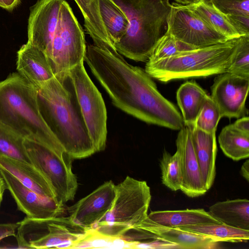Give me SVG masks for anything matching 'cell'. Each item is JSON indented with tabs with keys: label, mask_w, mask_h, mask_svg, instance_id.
Returning <instances> with one entry per match:
<instances>
[{
	"label": "cell",
	"mask_w": 249,
	"mask_h": 249,
	"mask_svg": "<svg viewBox=\"0 0 249 249\" xmlns=\"http://www.w3.org/2000/svg\"><path fill=\"white\" fill-rule=\"evenodd\" d=\"M84 61L117 107L148 124L176 130L184 126L181 114L145 70L129 64L114 47L89 45Z\"/></svg>",
	"instance_id": "cell-1"
},
{
	"label": "cell",
	"mask_w": 249,
	"mask_h": 249,
	"mask_svg": "<svg viewBox=\"0 0 249 249\" xmlns=\"http://www.w3.org/2000/svg\"><path fill=\"white\" fill-rule=\"evenodd\" d=\"M36 88L42 118L72 160L86 158L96 152L69 72Z\"/></svg>",
	"instance_id": "cell-2"
},
{
	"label": "cell",
	"mask_w": 249,
	"mask_h": 249,
	"mask_svg": "<svg viewBox=\"0 0 249 249\" xmlns=\"http://www.w3.org/2000/svg\"><path fill=\"white\" fill-rule=\"evenodd\" d=\"M125 14L128 27L114 44L121 55L138 62L148 61L158 41L167 32L170 0H112Z\"/></svg>",
	"instance_id": "cell-3"
},
{
	"label": "cell",
	"mask_w": 249,
	"mask_h": 249,
	"mask_svg": "<svg viewBox=\"0 0 249 249\" xmlns=\"http://www.w3.org/2000/svg\"><path fill=\"white\" fill-rule=\"evenodd\" d=\"M0 124L24 139L58 141L39 112L36 87L18 72L0 82Z\"/></svg>",
	"instance_id": "cell-4"
},
{
	"label": "cell",
	"mask_w": 249,
	"mask_h": 249,
	"mask_svg": "<svg viewBox=\"0 0 249 249\" xmlns=\"http://www.w3.org/2000/svg\"><path fill=\"white\" fill-rule=\"evenodd\" d=\"M238 38L147 61L144 70L151 77L163 82L221 74L227 72Z\"/></svg>",
	"instance_id": "cell-5"
},
{
	"label": "cell",
	"mask_w": 249,
	"mask_h": 249,
	"mask_svg": "<svg viewBox=\"0 0 249 249\" xmlns=\"http://www.w3.org/2000/svg\"><path fill=\"white\" fill-rule=\"evenodd\" d=\"M151 199L145 181L129 176L116 185V196L109 211L91 228L108 236L120 237L147 216Z\"/></svg>",
	"instance_id": "cell-6"
},
{
	"label": "cell",
	"mask_w": 249,
	"mask_h": 249,
	"mask_svg": "<svg viewBox=\"0 0 249 249\" xmlns=\"http://www.w3.org/2000/svg\"><path fill=\"white\" fill-rule=\"evenodd\" d=\"M23 144L31 164L51 186L57 203L73 200L78 183L72 170V159L59 142H43L25 138Z\"/></svg>",
	"instance_id": "cell-7"
},
{
	"label": "cell",
	"mask_w": 249,
	"mask_h": 249,
	"mask_svg": "<svg viewBox=\"0 0 249 249\" xmlns=\"http://www.w3.org/2000/svg\"><path fill=\"white\" fill-rule=\"evenodd\" d=\"M18 223L15 237L20 249H72L89 230L69 216L45 219L26 216Z\"/></svg>",
	"instance_id": "cell-8"
},
{
	"label": "cell",
	"mask_w": 249,
	"mask_h": 249,
	"mask_svg": "<svg viewBox=\"0 0 249 249\" xmlns=\"http://www.w3.org/2000/svg\"><path fill=\"white\" fill-rule=\"evenodd\" d=\"M85 35L71 8L65 0L61 4L57 27L46 55L54 76L65 75L84 62Z\"/></svg>",
	"instance_id": "cell-9"
},
{
	"label": "cell",
	"mask_w": 249,
	"mask_h": 249,
	"mask_svg": "<svg viewBox=\"0 0 249 249\" xmlns=\"http://www.w3.org/2000/svg\"><path fill=\"white\" fill-rule=\"evenodd\" d=\"M82 117L96 152L105 149L107 112L100 91L87 73L84 62L69 71Z\"/></svg>",
	"instance_id": "cell-10"
},
{
	"label": "cell",
	"mask_w": 249,
	"mask_h": 249,
	"mask_svg": "<svg viewBox=\"0 0 249 249\" xmlns=\"http://www.w3.org/2000/svg\"><path fill=\"white\" fill-rule=\"evenodd\" d=\"M167 33L194 49L229 40L209 26L187 6L172 3Z\"/></svg>",
	"instance_id": "cell-11"
},
{
	"label": "cell",
	"mask_w": 249,
	"mask_h": 249,
	"mask_svg": "<svg viewBox=\"0 0 249 249\" xmlns=\"http://www.w3.org/2000/svg\"><path fill=\"white\" fill-rule=\"evenodd\" d=\"M218 75L212 86L210 96L218 107L221 117L231 119L244 116L249 78L228 72Z\"/></svg>",
	"instance_id": "cell-12"
},
{
	"label": "cell",
	"mask_w": 249,
	"mask_h": 249,
	"mask_svg": "<svg viewBox=\"0 0 249 249\" xmlns=\"http://www.w3.org/2000/svg\"><path fill=\"white\" fill-rule=\"evenodd\" d=\"M0 175L16 203L18 210L26 216L45 219L61 216L64 212V206L27 188L12 174L0 167Z\"/></svg>",
	"instance_id": "cell-13"
},
{
	"label": "cell",
	"mask_w": 249,
	"mask_h": 249,
	"mask_svg": "<svg viewBox=\"0 0 249 249\" xmlns=\"http://www.w3.org/2000/svg\"><path fill=\"white\" fill-rule=\"evenodd\" d=\"M65 0H37L30 9L28 41L46 55L51 46Z\"/></svg>",
	"instance_id": "cell-14"
},
{
	"label": "cell",
	"mask_w": 249,
	"mask_h": 249,
	"mask_svg": "<svg viewBox=\"0 0 249 249\" xmlns=\"http://www.w3.org/2000/svg\"><path fill=\"white\" fill-rule=\"evenodd\" d=\"M116 196V185L107 181L89 195L67 208L69 216L75 223L91 229L109 211Z\"/></svg>",
	"instance_id": "cell-15"
},
{
	"label": "cell",
	"mask_w": 249,
	"mask_h": 249,
	"mask_svg": "<svg viewBox=\"0 0 249 249\" xmlns=\"http://www.w3.org/2000/svg\"><path fill=\"white\" fill-rule=\"evenodd\" d=\"M182 175L180 190L188 196L196 197L204 195L205 188L195 154L190 127L184 125L179 130L176 141Z\"/></svg>",
	"instance_id": "cell-16"
},
{
	"label": "cell",
	"mask_w": 249,
	"mask_h": 249,
	"mask_svg": "<svg viewBox=\"0 0 249 249\" xmlns=\"http://www.w3.org/2000/svg\"><path fill=\"white\" fill-rule=\"evenodd\" d=\"M17 70L35 87L54 77L45 53L28 42L23 45L17 52Z\"/></svg>",
	"instance_id": "cell-17"
},
{
	"label": "cell",
	"mask_w": 249,
	"mask_h": 249,
	"mask_svg": "<svg viewBox=\"0 0 249 249\" xmlns=\"http://www.w3.org/2000/svg\"><path fill=\"white\" fill-rule=\"evenodd\" d=\"M137 228L146 231L157 238L172 243L177 248L206 249L215 248L218 242L209 237L158 224L147 217Z\"/></svg>",
	"instance_id": "cell-18"
},
{
	"label": "cell",
	"mask_w": 249,
	"mask_h": 249,
	"mask_svg": "<svg viewBox=\"0 0 249 249\" xmlns=\"http://www.w3.org/2000/svg\"><path fill=\"white\" fill-rule=\"evenodd\" d=\"M189 127L191 129L193 144L202 182L208 191L212 187L215 177L217 154L215 132H206L195 125Z\"/></svg>",
	"instance_id": "cell-19"
},
{
	"label": "cell",
	"mask_w": 249,
	"mask_h": 249,
	"mask_svg": "<svg viewBox=\"0 0 249 249\" xmlns=\"http://www.w3.org/2000/svg\"><path fill=\"white\" fill-rule=\"evenodd\" d=\"M0 167L12 174L27 188L39 195L53 199L57 203L49 183L32 164L8 157L0 156Z\"/></svg>",
	"instance_id": "cell-20"
},
{
	"label": "cell",
	"mask_w": 249,
	"mask_h": 249,
	"mask_svg": "<svg viewBox=\"0 0 249 249\" xmlns=\"http://www.w3.org/2000/svg\"><path fill=\"white\" fill-rule=\"evenodd\" d=\"M147 217L158 224L172 228L221 223L203 209L153 211Z\"/></svg>",
	"instance_id": "cell-21"
},
{
	"label": "cell",
	"mask_w": 249,
	"mask_h": 249,
	"mask_svg": "<svg viewBox=\"0 0 249 249\" xmlns=\"http://www.w3.org/2000/svg\"><path fill=\"white\" fill-rule=\"evenodd\" d=\"M208 212L221 223L249 230V201L247 199L216 202L209 207Z\"/></svg>",
	"instance_id": "cell-22"
},
{
	"label": "cell",
	"mask_w": 249,
	"mask_h": 249,
	"mask_svg": "<svg viewBox=\"0 0 249 249\" xmlns=\"http://www.w3.org/2000/svg\"><path fill=\"white\" fill-rule=\"evenodd\" d=\"M208 94L195 81H187L177 92V100L184 125L195 126Z\"/></svg>",
	"instance_id": "cell-23"
},
{
	"label": "cell",
	"mask_w": 249,
	"mask_h": 249,
	"mask_svg": "<svg viewBox=\"0 0 249 249\" xmlns=\"http://www.w3.org/2000/svg\"><path fill=\"white\" fill-rule=\"evenodd\" d=\"M84 19L87 33L95 45L100 48L114 47L110 40L99 9V0H74Z\"/></svg>",
	"instance_id": "cell-24"
},
{
	"label": "cell",
	"mask_w": 249,
	"mask_h": 249,
	"mask_svg": "<svg viewBox=\"0 0 249 249\" xmlns=\"http://www.w3.org/2000/svg\"><path fill=\"white\" fill-rule=\"evenodd\" d=\"M178 228L209 237L217 242H247L249 239V230L238 229L223 223L206 224Z\"/></svg>",
	"instance_id": "cell-25"
},
{
	"label": "cell",
	"mask_w": 249,
	"mask_h": 249,
	"mask_svg": "<svg viewBox=\"0 0 249 249\" xmlns=\"http://www.w3.org/2000/svg\"><path fill=\"white\" fill-rule=\"evenodd\" d=\"M100 14L108 37L114 44L125 34L128 19L123 10L112 0H99Z\"/></svg>",
	"instance_id": "cell-26"
},
{
	"label": "cell",
	"mask_w": 249,
	"mask_h": 249,
	"mask_svg": "<svg viewBox=\"0 0 249 249\" xmlns=\"http://www.w3.org/2000/svg\"><path fill=\"white\" fill-rule=\"evenodd\" d=\"M218 142L224 154L233 160L249 157V135L237 130L232 124L223 128L218 136Z\"/></svg>",
	"instance_id": "cell-27"
},
{
	"label": "cell",
	"mask_w": 249,
	"mask_h": 249,
	"mask_svg": "<svg viewBox=\"0 0 249 249\" xmlns=\"http://www.w3.org/2000/svg\"><path fill=\"white\" fill-rule=\"evenodd\" d=\"M187 6L212 29L228 40L241 36L230 23L226 16L217 11L212 4L201 1L196 4Z\"/></svg>",
	"instance_id": "cell-28"
},
{
	"label": "cell",
	"mask_w": 249,
	"mask_h": 249,
	"mask_svg": "<svg viewBox=\"0 0 249 249\" xmlns=\"http://www.w3.org/2000/svg\"><path fill=\"white\" fill-rule=\"evenodd\" d=\"M86 248L136 249V244L120 237L102 234L90 229L72 247V249Z\"/></svg>",
	"instance_id": "cell-29"
},
{
	"label": "cell",
	"mask_w": 249,
	"mask_h": 249,
	"mask_svg": "<svg viewBox=\"0 0 249 249\" xmlns=\"http://www.w3.org/2000/svg\"><path fill=\"white\" fill-rule=\"evenodd\" d=\"M24 140L23 137L0 124V156L31 164L23 144Z\"/></svg>",
	"instance_id": "cell-30"
},
{
	"label": "cell",
	"mask_w": 249,
	"mask_h": 249,
	"mask_svg": "<svg viewBox=\"0 0 249 249\" xmlns=\"http://www.w3.org/2000/svg\"><path fill=\"white\" fill-rule=\"evenodd\" d=\"M161 181L173 191L180 190L182 185V175L179 157L178 153L171 155L164 150L160 160Z\"/></svg>",
	"instance_id": "cell-31"
},
{
	"label": "cell",
	"mask_w": 249,
	"mask_h": 249,
	"mask_svg": "<svg viewBox=\"0 0 249 249\" xmlns=\"http://www.w3.org/2000/svg\"><path fill=\"white\" fill-rule=\"evenodd\" d=\"M227 72L249 78V35L237 39Z\"/></svg>",
	"instance_id": "cell-32"
},
{
	"label": "cell",
	"mask_w": 249,
	"mask_h": 249,
	"mask_svg": "<svg viewBox=\"0 0 249 249\" xmlns=\"http://www.w3.org/2000/svg\"><path fill=\"white\" fill-rule=\"evenodd\" d=\"M194 49L182 43L166 33L156 44L148 61L152 62L170 57Z\"/></svg>",
	"instance_id": "cell-33"
},
{
	"label": "cell",
	"mask_w": 249,
	"mask_h": 249,
	"mask_svg": "<svg viewBox=\"0 0 249 249\" xmlns=\"http://www.w3.org/2000/svg\"><path fill=\"white\" fill-rule=\"evenodd\" d=\"M221 118L218 107L208 95L198 115L195 126L206 132H215Z\"/></svg>",
	"instance_id": "cell-34"
},
{
	"label": "cell",
	"mask_w": 249,
	"mask_h": 249,
	"mask_svg": "<svg viewBox=\"0 0 249 249\" xmlns=\"http://www.w3.org/2000/svg\"><path fill=\"white\" fill-rule=\"evenodd\" d=\"M209 4L225 16L241 15L249 17V0H215Z\"/></svg>",
	"instance_id": "cell-35"
},
{
	"label": "cell",
	"mask_w": 249,
	"mask_h": 249,
	"mask_svg": "<svg viewBox=\"0 0 249 249\" xmlns=\"http://www.w3.org/2000/svg\"><path fill=\"white\" fill-rule=\"evenodd\" d=\"M226 16L241 36L249 35V17L241 15H228Z\"/></svg>",
	"instance_id": "cell-36"
},
{
	"label": "cell",
	"mask_w": 249,
	"mask_h": 249,
	"mask_svg": "<svg viewBox=\"0 0 249 249\" xmlns=\"http://www.w3.org/2000/svg\"><path fill=\"white\" fill-rule=\"evenodd\" d=\"M18 226V222L0 223V241L10 236L16 237Z\"/></svg>",
	"instance_id": "cell-37"
},
{
	"label": "cell",
	"mask_w": 249,
	"mask_h": 249,
	"mask_svg": "<svg viewBox=\"0 0 249 249\" xmlns=\"http://www.w3.org/2000/svg\"><path fill=\"white\" fill-rule=\"evenodd\" d=\"M232 125L237 130L249 135V118L248 116H244L240 117Z\"/></svg>",
	"instance_id": "cell-38"
},
{
	"label": "cell",
	"mask_w": 249,
	"mask_h": 249,
	"mask_svg": "<svg viewBox=\"0 0 249 249\" xmlns=\"http://www.w3.org/2000/svg\"><path fill=\"white\" fill-rule=\"evenodd\" d=\"M21 0H0V7L12 11L20 3Z\"/></svg>",
	"instance_id": "cell-39"
},
{
	"label": "cell",
	"mask_w": 249,
	"mask_h": 249,
	"mask_svg": "<svg viewBox=\"0 0 249 249\" xmlns=\"http://www.w3.org/2000/svg\"><path fill=\"white\" fill-rule=\"evenodd\" d=\"M241 176L248 182L249 181V160H247L242 164L240 169Z\"/></svg>",
	"instance_id": "cell-40"
},
{
	"label": "cell",
	"mask_w": 249,
	"mask_h": 249,
	"mask_svg": "<svg viewBox=\"0 0 249 249\" xmlns=\"http://www.w3.org/2000/svg\"><path fill=\"white\" fill-rule=\"evenodd\" d=\"M7 189L5 182L0 175V207L3 200L4 194Z\"/></svg>",
	"instance_id": "cell-41"
},
{
	"label": "cell",
	"mask_w": 249,
	"mask_h": 249,
	"mask_svg": "<svg viewBox=\"0 0 249 249\" xmlns=\"http://www.w3.org/2000/svg\"><path fill=\"white\" fill-rule=\"evenodd\" d=\"M176 3L184 6H188L196 4L202 0H174Z\"/></svg>",
	"instance_id": "cell-42"
},
{
	"label": "cell",
	"mask_w": 249,
	"mask_h": 249,
	"mask_svg": "<svg viewBox=\"0 0 249 249\" xmlns=\"http://www.w3.org/2000/svg\"><path fill=\"white\" fill-rule=\"evenodd\" d=\"M215 0H202L201 1L206 3H211L212 1H214Z\"/></svg>",
	"instance_id": "cell-43"
}]
</instances>
